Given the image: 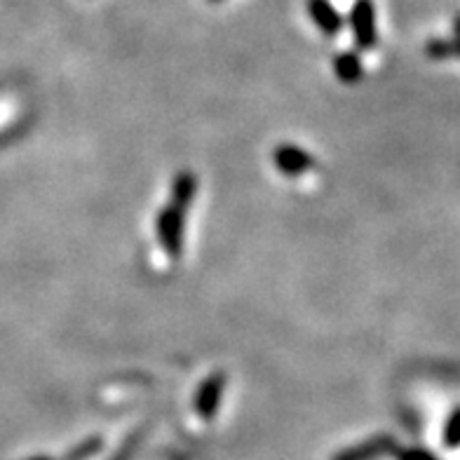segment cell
Listing matches in <instances>:
<instances>
[{"mask_svg":"<svg viewBox=\"0 0 460 460\" xmlns=\"http://www.w3.org/2000/svg\"><path fill=\"white\" fill-rule=\"evenodd\" d=\"M454 45H456V57H460V17H456V38H454Z\"/></svg>","mask_w":460,"mask_h":460,"instance_id":"cell-13","label":"cell"},{"mask_svg":"<svg viewBox=\"0 0 460 460\" xmlns=\"http://www.w3.org/2000/svg\"><path fill=\"white\" fill-rule=\"evenodd\" d=\"M155 230H158V243L164 249V254L170 259H179L183 252V230H186V209L181 207L167 205L160 209L158 221H155Z\"/></svg>","mask_w":460,"mask_h":460,"instance_id":"cell-1","label":"cell"},{"mask_svg":"<svg viewBox=\"0 0 460 460\" xmlns=\"http://www.w3.org/2000/svg\"><path fill=\"white\" fill-rule=\"evenodd\" d=\"M394 448L397 447H394L393 437L381 435L369 439V442L355 444V447L345 448V451L333 456V460H376L381 458V456L390 454V451H394Z\"/></svg>","mask_w":460,"mask_h":460,"instance_id":"cell-5","label":"cell"},{"mask_svg":"<svg viewBox=\"0 0 460 460\" xmlns=\"http://www.w3.org/2000/svg\"><path fill=\"white\" fill-rule=\"evenodd\" d=\"M209 3H218V0H209Z\"/></svg>","mask_w":460,"mask_h":460,"instance_id":"cell-15","label":"cell"},{"mask_svg":"<svg viewBox=\"0 0 460 460\" xmlns=\"http://www.w3.org/2000/svg\"><path fill=\"white\" fill-rule=\"evenodd\" d=\"M350 29L359 49H371L378 43L376 10L371 0H355V5L350 10Z\"/></svg>","mask_w":460,"mask_h":460,"instance_id":"cell-2","label":"cell"},{"mask_svg":"<svg viewBox=\"0 0 460 460\" xmlns=\"http://www.w3.org/2000/svg\"><path fill=\"white\" fill-rule=\"evenodd\" d=\"M333 73L345 85H355L362 78L364 66L358 52H341L333 57Z\"/></svg>","mask_w":460,"mask_h":460,"instance_id":"cell-8","label":"cell"},{"mask_svg":"<svg viewBox=\"0 0 460 460\" xmlns=\"http://www.w3.org/2000/svg\"><path fill=\"white\" fill-rule=\"evenodd\" d=\"M425 52L432 59H448V57H456V45L454 40H430Z\"/></svg>","mask_w":460,"mask_h":460,"instance_id":"cell-10","label":"cell"},{"mask_svg":"<svg viewBox=\"0 0 460 460\" xmlns=\"http://www.w3.org/2000/svg\"><path fill=\"white\" fill-rule=\"evenodd\" d=\"M31 460H49V458H31Z\"/></svg>","mask_w":460,"mask_h":460,"instance_id":"cell-14","label":"cell"},{"mask_svg":"<svg viewBox=\"0 0 460 460\" xmlns=\"http://www.w3.org/2000/svg\"><path fill=\"white\" fill-rule=\"evenodd\" d=\"M226 390V374L224 371H217V374L207 376L202 385L198 388L195 394V411L202 420H212L217 416L218 406H221V397H224Z\"/></svg>","mask_w":460,"mask_h":460,"instance_id":"cell-3","label":"cell"},{"mask_svg":"<svg viewBox=\"0 0 460 460\" xmlns=\"http://www.w3.org/2000/svg\"><path fill=\"white\" fill-rule=\"evenodd\" d=\"M444 444L448 448L460 447V409H456L444 425Z\"/></svg>","mask_w":460,"mask_h":460,"instance_id":"cell-9","label":"cell"},{"mask_svg":"<svg viewBox=\"0 0 460 460\" xmlns=\"http://www.w3.org/2000/svg\"><path fill=\"white\" fill-rule=\"evenodd\" d=\"M397 458L400 460H439L432 454L423 451V448H406V451H397Z\"/></svg>","mask_w":460,"mask_h":460,"instance_id":"cell-11","label":"cell"},{"mask_svg":"<svg viewBox=\"0 0 460 460\" xmlns=\"http://www.w3.org/2000/svg\"><path fill=\"white\" fill-rule=\"evenodd\" d=\"M308 13L324 36H339L343 29V17L332 5V0H308Z\"/></svg>","mask_w":460,"mask_h":460,"instance_id":"cell-6","label":"cell"},{"mask_svg":"<svg viewBox=\"0 0 460 460\" xmlns=\"http://www.w3.org/2000/svg\"><path fill=\"white\" fill-rule=\"evenodd\" d=\"M139 439H141L139 435H132V437H129L128 442L122 444L120 451H118V454H115L111 460H129V458H132L134 448H137V444H139Z\"/></svg>","mask_w":460,"mask_h":460,"instance_id":"cell-12","label":"cell"},{"mask_svg":"<svg viewBox=\"0 0 460 460\" xmlns=\"http://www.w3.org/2000/svg\"><path fill=\"white\" fill-rule=\"evenodd\" d=\"M273 163L275 167L287 176H301L315 167V158H313L305 148L294 144L278 146L273 153Z\"/></svg>","mask_w":460,"mask_h":460,"instance_id":"cell-4","label":"cell"},{"mask_svg":"<svg viewBox=\"0 0 460 460\" xmlns=\"http://www.w3.org/2000/svg\"><path fill=\"white\" fill-rule=\"evenodd\" d=\"M195 195H198V176L193 172H179L172 181V205L188 209L195 202Z\"/></svg>","mask_w":460,"mask_h":460,"instance_id":"cell-7","label":"cell"}]
</instances>
